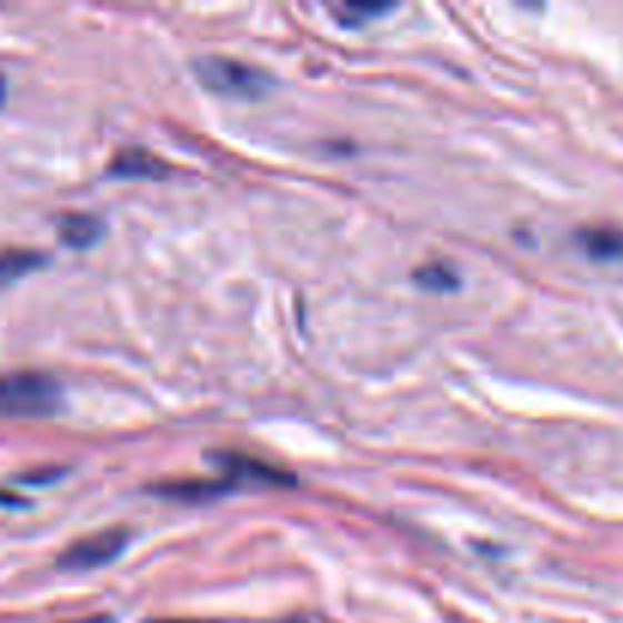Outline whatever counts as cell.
<instances>
[{"label":"cell","mask_w":623,"mask_h":623,"mask_svg":"<svg viewBox=\"0 0 623 623\" xmlns=\"http://www.w3.org/2000/svg\"><path fill=\"white\" fill-rule=\"evenodd\" d=\"M61 402V383L47 371L0 374V416H52Z\"/></svg>","instance_id":"6da1fadb"},{"label":"cell","mask_w":623,"mask_h":623,"mask_svg":"<svg viewBox=\"0 0 623 623\" xmlns=\"http://www.w3.org/2000/svg\"><path fill=\"white\" fill-rule=\"evenodd\" d=\"M195 73L210 92L231 94V98H259L268 89V77L262 70L225 56L198 58Z\"/></svg>","instance_id":"7a4b0ae2"},{"label":"cell","mask_w":623,"mask_h":623,"mask_svg":"<svg viewBox=\"0 0 623 623\" xmlns=\"http://www.w3.org/2000/svg\"><path fill=\"white\" fill-rule=\"evenodd\" d=\"M128 547V530H107L86 535L80 542H73L58 556V566L68 572H89V569H101L113 563L115 556Z\"/></svg>","instance_id":"3957f363"},{"label":"cell","mask_w":623,"mask_h":623,"mask_svg":"<svg viewBox=\"0 0 623 623\" xmlns=\"http://www.w3.org/2000/svg\"><path fill=\"white\" fill-rule=\"evenodd\" d=\"M220 469L225 472V481L231 486H238L241 481H259V484H292V474L271 469L268 462L250 460L241 453H220Z\"/></svg>","instance_id":"277c9868"},{"label":"cell","mask_w":623,"mask_h":623,"mask_svg":"<svg viewBox=\"0 0 623 623\" xmlns=\"http://www.w3.org/2000/svg\"><path fill=\"white\" fill-rule=\"evenodd\" d=\"M110 173L113 177H134V180H162L171 173V168L147 150H125L110 162Z\"/></svg>","instance_id":"5b68a950"},{"label":"cell","mask_w":623,"mask_h":623,"mask_svg":"<svg viewBox=\"0 0 623 623\" xmlns=\"http://www.w3.org/2000/svg\"><path fill=\"white\" fill-rule=\"evenodd\" d=\"M104 234V222L92 217V213H68L58 220V238L64 247H73V250H86L92 243L101 241Z\"/></svg>","instance_id":"8992f818"},{"label":"cell","mask_w":623,"mask_h":623,"mask_svg":"<svg viewBox=\"0 0 623 623\" xmlns=\"http://www.w3.org/2000/svg\"><path fill=\"white\" fill-rule=\"evenodd\" d=\"M43 265H47V255L37 253V250H19V247L0 250V289L28 278L31 271Z\"/></svg>","instance_id":"52a82bcc"},{"label":"cell","mask_w":623,"mask_h":623,"mask_svg":"<svg viewBox=\"0 0 623 623\" xmlns=\"http://www.w3.org/2000/svg\"><path fill=\"white\" fill-rule=\"evenodd\" d=\"M577 241L593 259H602V262L623 259V231L617 229H584L577 234Z\"/></svg>","instance_id":"ba28073f"},{"label":"cell","mask_w":623,"mask_h":623,"mask_svg":"<svg viewBox=\"0 0 623 623\" xmlns=\"http://www.w3.org/2000/svg\"><path fill=\"white\" fill-rule=\"evenodd\" d=\"M229 481H183V484H164L159 486L162 496L183 499V502H204V499H217L229 493Z\"/></svg>","instance_id":"9c48e42d"},{"label":"cell","mask_w":623,"mask_h":623,"mask_svg":"<svg viewBox=\"0 0 623 623\" xmlns=\"http://www.w3.org/2000/svg\"><path fill=\"white\" fill-rule=\"evenodd\" d=\"M416 283L426 289H435V292H451V289L460 287V278L451 265L444 262H429L416 271Z\"/></svg>","instance_id":"30bf717a"},{"label":"cell","mask_w":623,"mask_h":623,"mask_svg":"<svg viewBox=\"0 0 623 623\" xmlns=\"http://www.w3.org/2000/svg\"><path fill=\"white\" fill-rule=\"evenodd\" d=\"M390 10H393V7H386V3H359V0H353V3L335 7V16L346 28H356V24H365L369 19H378V16H383V12Z\"/></svg>","instance_id":"8fae6325"},{"label":"cell","mask_w":623,"mask_h":623,"mask_svg":"<svg viewBox=\"0 0 623 623\" xmlns=\"http://www.w3.org/2000/svg\"><path fill=\"white\" fill-rule=\"evenodd\" d=\"M3 94H7V82H3V77H0V104H3Z\"/></svg>","instance_id":"7c38bea8"},{"label":"cell","mask_w":623,"mask_h":623,"mask_svg":"<svg viewBox=\"0 0 623 623\" xmlns=\"http://www.w3.org/2000/svg\"><path fill=\"white\" fill-rule=\"evenodd\" d=\"M159 623H198V621H159Z\"/></svg>","instance_id":"4fadbf2b"},{"label":"cell","mask_w":623,"mask_h":623,"mask_svg":"<svg viewBox=\"0 0 623 623\" xmlns=\"http://www.w3.org/2000/svg\"><path fill=\"white\" fill-rule=\"evenodd\" d=\"M283 623H304V621H299V617H292V621H283Z\"/></svg>","instance_id":"5bb4252c"}]
</instances>
